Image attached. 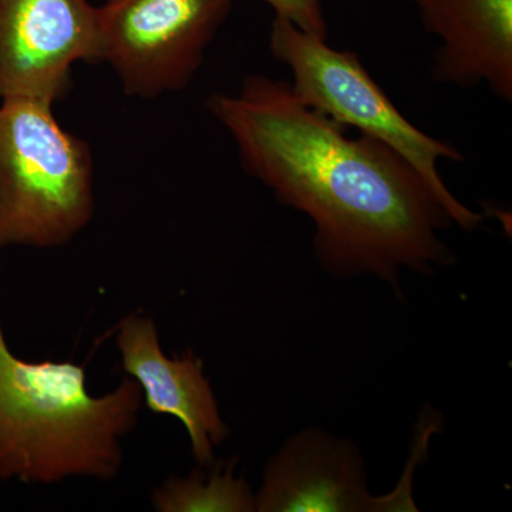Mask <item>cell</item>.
I'll use <instances>...</instances> for the list:
<instances>
[{"label": "cell", "instance_id": "cell-4", "mask_svg": "<svg viewBox=\"0 0 512 512\" xmlns=\"http://www.w3.org/2000/svg\"><path fill=\"white\" fill-rule=\"evenodd\" d=\"M269 49L291 70L289 84L306 106L396 151L429 185L453 224L473 231L483 222V215L458 201L440 175V161L460 163L464 161L461 151L413 126L370 77L355 52L333 49L326 39L279 18L272 22Z\"/></svg>", "mask_w": 512, "mask_h": 512}, {"label": "cell", "instance_id": "cell-8", "mask_svg": "<svg viewBox=\"0 0 512 512\" xmlns=\"http://www.w3.org/2000/svg\"><path fill=\"white\" fill-rule=\"evenodd\" d=\"M116 346L121 367L140 386L143 404L151 413L180 420L198 466H211L215 448L227 439L229 427L204 375V360L192 350L181 356L165 355L156 323L138 312L120 320Z\"/></svg>", "mask_w": 512, "mask_h": 512}, {"label": "cell", "instance_id": "cell-6", "mask_svg": "<svg viewBox=\"0 0 512 512\" xmlns=\"http://www.w3.org/2000/svg\"><path fill=\"white\" fill-rule=\"evenodd\" d=\"M90 0H0V100H56L77 62H99Z\"/></svg>", "mask_w": 512, "mask_h": 512}, {"label": "cell", "instance_id": "cell-3", "mask_svg": "<svg viewBox=\"0 0 512 512\" xmlns=\"http://www.w3.org/2000/svg\"><path fill=\"white\" fill-rule=\"evenodd\" d=\"M94 207L92 151L60 126L53 103L0 100V248L62 247Z\"/></svg>", "mask_w": 512, "mask_h": 512}, {"label": "cell", "instance_id": "cell-2", "mask_svg": "<svg viewBox=\"0 0 512 512\" xmlns=\"http://www.w3.org/2000/svg\"><path fill=\"white\" fill-rule=\"evenodd\" d=\"M141 407L143 393L131 377L94 397L83 365L13 355L0 323V480H114Z\"/></svg>", "mask_w": 512, "mask_h": 512}, {"label": "cell", "instance_id": "cell-11", "mask_svg": "<svg viewBox=\"0 0 512 512\" xmlns=\"http://www.w3.org/2000/svg\"><path fill=\"white\" fill-rule=\"evenodd\" d=\"M265 2L274 9L275 18L284 19L302 32L318 36L320 39L328 37V23L323 15L320 0H265Z\"/></svg>", "mask_w": 512, "mask_h": 512}, {"label": "cell", "instance_id": "cell-5", "mask_svg": "<svg viewBox=\"0 0 512 512\" xmlns=\"http://www.w3.org/2000/svg\"><path fill=\"white\" fill-rule=\"evenodd\" d=\"M232 0H107L99 6V60L109 63L128 96L154 99L183 89Z\"/></svg>", "mask_w": 512, "mask_h": 512}, {"label": "cell", "instance_id": "cell-9", "mask_svg": "<svg viewBox=\"0 0 512 512\" xmlns=\"http://www.w3.org/2000/svg\"><path fill=\"white\" fill-rule=\"evenodd\" d=\"M427 32L439 37L437 83L481 84L512 100V0H412Z\"/></svg>", "mask_w": 512, "mask_h": 512}, {"label": "cell", "instance_id": "cell-7", "mask_svg": "<svg viewBox=\"0 0 512 512\" xmlns=\"http://www.w3.org/2000/svg\"><path fill=\"white\" fill-rule=\"evenodd\" d=\"M255 511H406V505L394 493L370 494L362 457L350 441L306 429L266 464Z\"/></svg>", "mask_w": 512, "mask_h": 512}, {"label": "cell", "instance_id": "cell-10", "mask_svg": "<svg viewBox=\"0 0 512 512\" xmlns=\"http://www.w3.org/2000/svg\"><path fill=\"white\" fill-rule=\"evenodd\" d=\"M188 477L171 476L151 495L160 512H251L255 494L244 477L235 476V461L208 466Z\"/></svg>", "mask_w": 512, "mask_h": 512}, {"label": "cell", "instance_id": "cell-1", "mask_svg": "<svg viewBox=\"0 0 512 512\" xmlns=\"http://www.w3.org/2000/svg\"><path fill=\"white\" fill-rule=\"evenodd\" d=\"M211 111L245 170L315 225L313 248L329 274H372L399 291L400 271L430 274L453 254L439 232L453 224L419 173L392 148L306 106L291 84L249 76Z\"/></svg>", "mask_w": 512, "mask_h": 512}]
</instances>
